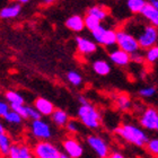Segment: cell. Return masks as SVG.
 <instances>
[{
    "mask_svg": "<svg viewBox=\"0 0 158 158\" xmlns=\"http://www.w3.org/2000/svg\"><path fill=\"white\" fill-rule=\"evenodd\" d=\"M114 131L124 141L137 146V147H143L149 141L148 135L145 132V130L135 124L123 123V124L116 127Z\"/></svg>",
    "mask_w": 158,
    "mask_h": 158,
    "instance_id": "cell-1",
    "label": "cell"
},
{
    "mask_svg": "<svg viewBox=\"0 0 158 158\" xmlns=\"http://www.w3.org/2000/svg\"><path fill=\"white\" fill-rule=\"evenodd\" d=\"M77 118L84 127L92 130L98 129L102 123V114L99 110L90 103L79 106L77 111Z\"/></svg>",
    "mask_w": 158,
    "mask_h": 158,
    "instance_id": "cell-2",
    "label": "cell"
},
{
    "mask_svg": "<svg viewBox=\"0 0 158 158\" xmlns=\"http://www.w3.org/2000/svg\"><path fill=\"white\" fill-rule=\"evenodd\" d=\"M139 43L140 49L147 50L156 45L158 41V28L152 25H141L140 32L135 35Z\"/></svg>",
    "mask_w": 158,
    "mask_h": 158,
    "instance_id": "cell-3",
    "label": "cell"
},
{
    "mask_svg": "<svg viewBox=\"0 0 158 158\" xmlns=\"http://www.w3.org/2000/svg\"><path fill=\"white\" fill-rule=\"evenodd\" d=\"M116 45L118 49L129 53L130 56L135 52H139L140 50L137 39L129 32H127L124 28L116 30Z\"/></svg>",
    "mask_w": 158,
    "mask_h": 158,
    "instance_id": "cell-4",
    "label": "cell"
},
{
    "mask_svg": "<svg viewBox=\"0 0 158 158\" xmlns=\"http://www.w3.org/2000/svg\"><path fill=\"white\" fill-rule=\"evenodd\" d=\"M33 152L35 158H60L62 154L59 147L49 140L35 141L33 143Z\"/></svg>",
    "mask_w": 158,
    "mask_h": 158,
    "instance_id": "cell-5",
    "label": "cell"
},
{
    "mask_svg": "<svg viewBox=\"0 0 158 158\" xmlns=\"http://www.w3.org/2000/svg\"><path fill=\"white\" fill-rule=\"evenodd\" d=\"M30 135L36 141H45L52 137V128L45 120L41 118L39 120L31 121Z\"/></svg>",
    "mask_w": 158,
    "mask_h": 158,
    "instance_id": "cell-6",
    "label": "cell"
},
{
    "mask_svg": "<svg viewBox=\"0 0 158 158\" xmlns=\"http://www.w3.org/2000/svg\"><path fill=\"white\" fill-rule=\"evenodd\" d=\"M92 36L96 44H101L106 48L116 44V31L109 27H104L103 25L92 32Z\"/></svg>",
    "mask_w": 158,
    "mask_h": 158,
    "instance_id": "cell-7",
    "label": "cell"
},
{
    "mask_svg": "<svg viewBox=\"0 0 158 158\" xmlns=\"http://www.w3.org/2000/svg\"><path fill=\"white\" fill-rule=\"evenodd\" d=\"M86 142L98 158H107L111 154L109 143L101 135H89L86 138Z\"/></svg>",
    "mask_w": 158,
    "mask_h": 158,
    "instance_id": "cell-8",
    "label": "cell"
},
{
    "mask_svg": "<svg viewBox=\"0 0 158 158\" xmlns=\"http://www.w3.org/2000/svg\"><path fill=\"white\" fill-rule=\"evenodd\" d=\"M7 158H35L33 145L26 140H17L14 142Z\"/></svg>",
    "mask_w": 158,
    "mask_h": 158,
    "instance_id": "cell-9",
    "label": "cell"
},
{
    "mask_svg": "<svg viewBox=\"0 0 158 158\" xmlns=\"http://www.w3.org/2000/svg\"><path fill=\"white\" fill-rule=\"evenodd\" d=\"M62 150V152L71 158H80L84 154V147L75 135H67L63 139Z\"/></svg>",
    "mask_w": 158,
    "mask_h": 158,
    "instance_id": "cell-10",
    "label": "cell"
},
{
    "mask_svg": "<svg viewBox=\"0 0 158 158\" xmlns=\"http://www.w3.org/2000/svg\"><path fill=\"white\" fill-rule=\"evenodd\" d=\"M139 123L142 129L156 130L158 123V111L154 107H147L139 118Z\"/></svg>",
    "mask_w": 158,
    "mask_h": 158,
    "instance_id": "cell-11",
    "label": "cell"
},
{
    "mask_svg": "<svg viewBox=\"0 0 158 158\" xmlns=\"http://www.w3.org/2000/svg\"><path fill=\"white\" fill-rule=\"evenodd\" d=\"M76 46L79 54L84 56H90L97 51V44L95 41L84 36L76 37Z\"/></svg>",
    "mask_w": 158,
    "mask_h": 158,
    "instance_id": "cell-12",
    "label": "cell"
},
{
    "mask_svg": "<svg viewBox=\"0 0 158 158\" xmlns=\"http://www.w3.org/2000/svg\"><path fill=\"white\" fill-rule=\"evenodd\" d=\"M34 109L40 113L41 116H51L56 111L53 103H51L49 99L44 97H37L34 101Z\"/></svg>",
    "mask_w": 158,
    "mask_h": 158,
    "instance_id": "cell-13",
    "label": "cell"
},
{
    "mask_svg": "<svg viewBox=\"0 0 158 158\" xmlns=\"http://www.w3.org/2000/svg\"><path fill=\"white\" fill-rule=\"evenodd\" d=\"M109 58L114 64H116L118 67L128 66L129 63H130V61H131V56L120 49H115L113 50V51H111Z\"/></svg>",
    "mask_w": 158,
    "mask_h": 158,
    "instance_id": "cell-14",
    "label": "cell"
},
{
    "mask_svg": "<svg viewBox=\"0 0 158 158\" xmlns=\"http://www.w3.org/2000/svg\"><path fill=\"white\" fill-rule=\"evenodd\" d=\"M22 13V5L19 2H13L7 5L0 10V18L1 19H13L18 17Z\"/></svg>",
    "mask_w": 158,
    "mask_h": 158,
    "instance_id": "cell-15",
    "label": "cell"
},
{
    "mask_svg": "<svg viewBox=\"0 0 158 158\" xmlns=\"http://www.w3.org/2000/svg\"><path fill=\"white\" fill-rule=\"evenodd\" d=\"M66 26L68 30L75 33H80L85 28V22H84V17L80 15H73L67 18Z\"/></svg>",
    "mask_w": 158,
    "mask_h": 158,
    "instance_id": "cell-16",
    "label": "cell"
},
{
    "mask_svg": "<svg viewBox=\"0 0 158 158\" xmlns=\"http://www.w3.org/2000/svg\"><path fill=\"white\" fill-rule=\"evenodd\" d=\"M13 137L8 132H3L0 135V158H7L10 149L14 145Z\"/></svg>",
    "mask_w": 158,
    "mask_h": 158,
    "instance_id": "cell-17",
    "label": "cell"
},
{
    "mask_svg": "<svg viewBox=\"0 0 158 158\" xmlns=\"http://www.w3.org/2000/svg\"><path fill=\"white\" fill-rule=\"evenodd\" d=\"M141 15L143 16L145 19L148 20L149 23H150V25L158 28V10L156 8H154L149 2L146 3V6L143 7Z\"/></svg>",
    "mask_w": 158,
    "mask_h": 158,
    "instance_id": "cell-18",
    "label": "cell"
},
{
    "mask_svg": "<svg viewBox=\"0 0 158 158\" xmlns=\"http://www.w3.org/2000/svg\"><path fill=\"white\" fill-rule=\"evenodd\" d=\"M69 120L70 118L68 113L61 109H56V111L51 115V121L53 122V124H56L59 128H64Z\"/></svg>",
    "mask_w": 158,
    "mask_h": 158,
    "instance_id": "cell-19",
    "label": "cell"
},
{
    "mask_svg": "<svg viewBox=\"0 0 158 158\" xmlns=\"http://www.w3.org/2000/svg\"><path fill=\"white\" fill-rule=\"evenodd\" d=\"M5 98H6L7 103L10 105V109L11 107H16V106L25 105L24 97L18 92H16V90H7L5 93Z\"/></svg>",
    "mask_w": 158,
    "mask_h": 158,
    "instance_id": "cell-20",
    "label": "cell"
},
{
    "mask_svg": "<svg viewBox=\"0 0 158 158\" xmlns=\"http://www.w3.org/2000/svg\"><path fill=\"white\" fill-rule=\"evenodd\" d=\"M93 70L96 75L98 76H107L110 73H111V66L110 63L105 60H96L93 62Z\"/></svg>",
    "mask_w": 158,
    "mask_h": 158,
    "instance_id": "cell-21",
    "label": "cell"
},
{
    "mask_svg": "<svg viewBox=\"0 0 158 158\" xmlns=\"http://www.w3.org/2000/svg\"><path fill=\"white\" fill-rule=\"evenodd\" d=\"M87 14H88V15H92V16H94L98 20L103 22V20L106 19L107 16H109V10L104 6L95 5V6L89 7L88 9H87Z\"/></svg>",
    "mask_w": 158,
    "mask_h": 158,
    "instance_id": "cell-22",
    "label": "cell"
},
{
    "mask_svg": "<svg viewBox=\"0 0 158 158\" xmlns=\"http://www.w3.org/2000/svg\"><path fill=\"white\" fill-rule=\"evenodd\" d=\"M115 105L121 111H128L131 107V99L125 93H120L115 96Z\"/></svg>",
    "mask_w": 158,
    "mask_h": 158,
    "instance_id": "cell-23",
    "label": "cell"
},
{
    "mask_svg": "<svg viewBox=\"0 0 158 158\" xmlns=\"http://www.w3.org/2000/svg\"><path fill=\"white\" fill-rule=\"evenodd\" d=\"M3 121L6 122L7 124L11 125V127H17V125H20L22 123H23L24 118H22L17 112H15L14 110L10 109L9 112L3 116Z\"/></svg>",
    "mask_w": 158,
    "mask_h": 158,
    "instance_id": "cell-24",
    "label": "cell"
},
{
    "mask_svg": "<svg viewBox=\"0 0 158 158\" xmlns=\"http://www.w3.org/2000/svg\"><path fill=\"white\" fill-rule=\"evenodd\" d=\"M84 22H85V28H87L90 33L94 32L95 30H97L99 26H102L101 20H98L92 15H88V14H86V16L84 17Z\"/></svg>",
    "mask_w": 158,
    "mask_h": 158,
    "instance_id": "cell-25",
    "label": "cell"
},
{
    "mask_svg": "<svg viewBox=\"0 0 158 158\" xmlns=\"http://www.w3.org/2000/svg\"><path fill=\"white\" fill-rule=\"evenodd\" d=\"M145 0H128L127 1V6H128L129 10L132 14H141L143 7L146 6Z\"/></svg>",
    "mask_w": 158,
    "mask_h": 158,
    "instance_id": "cell-26",
    "label": "cell"
},
{
    "mask_svg": "<svg viewBox=\"0 0 158 158\" xmlns=\"http://www.w3.org/2000/svg\"><path fill=\"white\" fill-rule=\"evenodd\" d=\"M81 125L82 124L78 120H76V118H70L64 128H66L67 132L69 133V135H75L76 137V135H78L79 132H80V127Z\"/></svg>",
    "mask_w": 158,
    "mask_h": 158,
    "instance_id": "cell-27",
    "label": "cell"
},
{
    "mask_svg": "<svg viewBox=\"0 0 158 158\" xmlns=\"http://www.w3.org/2000/svg\"><path fill=\"white\" fill-rule=\"evenodd\" d=\"M67 80L69 81V84H71L73 86H76V87H78V86H80L82 84L81 75L77 73V71H73V70H71V71L67 73Z\"/></svg>",
    "mask_w": 158,
    "mask_h": 158,
    "instance_id": "cell-28",
    "label": "cell"
},
{
    "mask_svg": "<svg viewBox=\"0 0 158 158\" xmlns=\"http://www.w3.org/2000/svg\"><path fill=\"white\" fill-rule=\"evenodd\" d=\"M145 60L149 63H154L158 60V45L148 49L145 53Z\"/></svg>",
    "mask_w": 158,
    "mask_h": 158,
    "instance_id": "cell-29",
    "label": "cell"
},
{
    "mask_svg": "<svg viewBox=\"0 0 158 158\" xmlns=\"http://www.w3.org/2000/svg\"><path fill=\"white\" fill-rule=\"evenodd\" d=\"M147 149H148V152L152 155H155L158 157V138H152V139H149L148 143L146 145Z\"/></svg>",
    "mask_w": 158,
    "mask_h": 158,
    "instance_id": "cell-30",
    "label": "cell"
},
{
    "mask_svg": "<svg viewBox=\"0 0 158 158\" xmlns=\"http://www.w3.org/2000/svg\"><path fill=\"white\" fill-rule=\"evenodd\" d=\"M156 94V87L154 86H147V87H143L139 90V95L141 97H146V98H149V97H152V96Z\"/></svg>",
    "mask_w": 158,
    "mask_h": 158,
    "instance_id": "cell-31",
    "label": "cell"
},
{
    "mask_svg": "<svg viewBox=\"0 0 158 158\" xmlns=\"http://www.w3.org/2000/svg\"><path fill=\"white\" fill-rule=\"evenodd\" d=\"M10 111V105L5 101L0 99V118H3Z\"/></svg>",
    "mask_w": 158,
    "mask_h": 158,
    "instance_id": "cell-32",
    "label": "cell"
},
{
    "mask_svg": "<svg viewBox=\"0 0 158 158\" xmlns=\"http://www.w3.org/2000/svg\"><path fill=\"white\" fill-rule=\"evenodd\" d=\"M131 61H133L135 63H142L143 61H146L145 56L140 52H135L133 54H131Z\"/></svg>",
    "mask_w": 158,
    "mask_h": 158,
    "instance_id": "cell-33",
    "label": "cell"
},
{
    "mask_svg": "<svg viewBox=\"0 0 158 158\" xmlns=\"http://www.w3.org/2000/svg\"><path fill=\"white\" fill-rule=\"evenodd\" d=\"M107 158H125L124 155L123 154H121V152H113L110 154V156Z\"/></svg>",
    "mask_w": 158,
    "mask_h": 158,
    "instance_id": "cell-34",
    "label": "cell"
},
{
    "mask_svg": "<svg viewBox=\"0 0 158 158\" xmlns=\"http://www.w3.org/2000/svg\"><path fill=\"white\" fill-rule=\"evenodd\" d=\"M78 101H79V103H80V105H86V104H88V103H89L85 96H79Z\"/></svg>",
    "mask_w": 158,
    "mask_h": 158,
    "instance_id": "cell-35",
    "label": "cell"
},
{
    "mask_svg": "<svg viewBox=\"0 0 158 158\" xmlns=\"http://www.w3.org/2000/svg\"><path fill=\"white\" fill-rule=\"evenodd\" d=\"M149 3H150L154 8H156V9L158 10V0H152V1H149Z\"/></svg>",
    "mask_w": 158,
    "mask_h": 158,
    "instance_id": "cell-36",
    "label": "cell"
},
{
    "mask_svg": "<svg viewBox=\"0 0 158 158\" xmlns=\"http://www.w3.org/2000/svg\"><path fill=\"white\" fill-rule=\"evenodd\" d=\"M3 132H6V129H5V125L1 121H0V135L3 133Z\"/></svg>",
    "mask_w": 158,
    "mask_h": 158,
    "instance_id": "cell-37",
    "label": "cell"
},
{
    "mask_svg": "<svg viewBox=\"0 0 158 158\" xmlns=\"http://www.w3.org/2000/svg\"><path fill=\"white\" fill-rule=\"evenodd\" d=\"M60 158H71V157H69V156L66 155L64 152H62V154H61V156H60Z\"/></svg>",
    "mask_w": 158,
    "mask_h": 158,
    "instance_id": "cell-38",
    "label": "cell"
},
{
    "mask_svg": "<svg viewBox=\"0 0 158 158\" xmlns=\"http://www.w3.org/2000/svg\"><path fill=\"white\" fill-rule=\"evenodd\" d=\"M18 2H19L20 5H22V3H28V2H30V1H28V0H19Z\"/></svg>",
    "mask_w": 158,
    "mask_h": 158,
    "instance_id": "cell-39",
    "label": "cell"
},
{
    "mask_svg": "<svg viewBox=\"0 0 158 158\" xmlns=\"http://www.w3.org/2000/svg\"><path fill=\"white\" fill-rule=\"evenodd\" d=\"M156 131H158V123H157V128H156Z\"/></svg>",
    "mask_w": 158,
    "mask_h": 158,
    "instance_id": "cell-40",
    "label": "cell"
},
{
    "mask_svg": "<svg viewBox=\"0 0 158 158\" xmlns=\"http://www.w3.org/2000/svg\"><path fill=\"white\" fill-rule=\"evenodd\" d=\"M157 158H158V157H157Z\"/></svg>",
    "mask_w": 158,
    "mask_h": 158,
    "instance_id": "cell-41",
    "label": "cell"
}]
</instances>
